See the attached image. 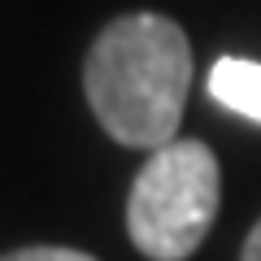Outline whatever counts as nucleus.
<instances>
[{
    "label": "nucleus",
    "instance_id": "3",
    "mask_svg": "<svg viewBox=\"0 0 261 261\" xmlns=\"http://www.w3.org/2000/svg\"><path fill=\"white\" fill-rule=\"evenodd\" d=\"M209 96L222 109L240 113L248 122H261V65L244 57H222L209 70Z\"/></svg>",
    "mask_w": 261,
    "mask_h": 261
},
{
    "label": "nucleus",
    "instance_id": "4",
    "mask_svg": "<svg viewBox=\"0 0 261 261\" xmlns=\"http://www.w3.org/2000/svg\"><path fill=\"white\" fill-rule=\"evenodd\" d=\"M0 261H96V257H87V252H79V248H48V244H39V248L5 252Z\"/></svg>",
    "mask_w": 261,
    "mask_h": 261
},
{
    "label": "nucleus",
    "instance_id": "2",
    "mask_svg": "<svg viewBox=\"0 0 261 261\" xmlns=\"http://www.w3.org/2000/svg\"><path fill=\"white\" fill-rule=\"evenodd\" d=\"M222 200V170L209 144L174 140L135 174L126 200L130 244L152 261H187L205 244Z\"/></svg>",
    "mask_w": 261,
    "mask_h": 261
},
{
    "label": "nucleus",
    "instance_id": "5",
    "mask_svg": "<svg viewBox=\"0 0 261 261\" xmlns=\"http://www.w3.org/2000/svg\"><path fill=\"white\" fill-rule=\"evenodd\" d=\"M240 261H261V222L248 231V240H244V252H240Z\"/></svg>",
    "mask_w": 261,
    "mask_h": 261
},
{
    "label": "nucleus",
    "instance_id": "1",
    "mask_svg": "<svg viewBox=\"0 0 261 261\" xmlns=\"http://www.w3.org/2000/svg\"><path fill=\"white\" fill-rule=\"evenodd\" d=\"M83 92L96 122L126 148L174 144L192 92V44L161 13H126L96 35L83 61Z\"/></svg>",
    "mask_w": 261,
    "mask_h": 261
}]
</instances>
